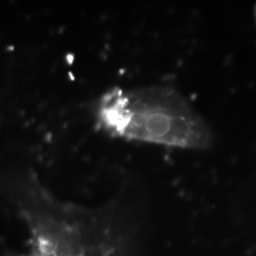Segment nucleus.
<instances>
[{
	"instance_id": "f257e3e1",
	"label": "nucleus",
	"mask_w": 256,
	"mask_h": 256,
	"mask_svg": "<svg viewBox=\"0 0 256 256\" xmlns=\"http://www.w3.org/2000/svg\"><path fill=\"white\" fill-rule=\"evenodd\" d=\"M92 116L112 138L200 151L214 144L208 122L172 86L110 88L93 102Z\"/></svg>"
},
{
	"instance_id": "f03ea898",
	"label": "nucleus",
	"mask_w": 256,
	"mask_h": 256,
	"mask_svg": "<svg viewBox=\"0 0 256 256\" xmlns=\"http://www.w3.org/2000/svg\"><path fill=\"white\" fill-rule=\"evenodd\" d=\"M252 16H254V21L256 28V3L254 4V9H252Z\"/></svg>"
}]
</instances>
